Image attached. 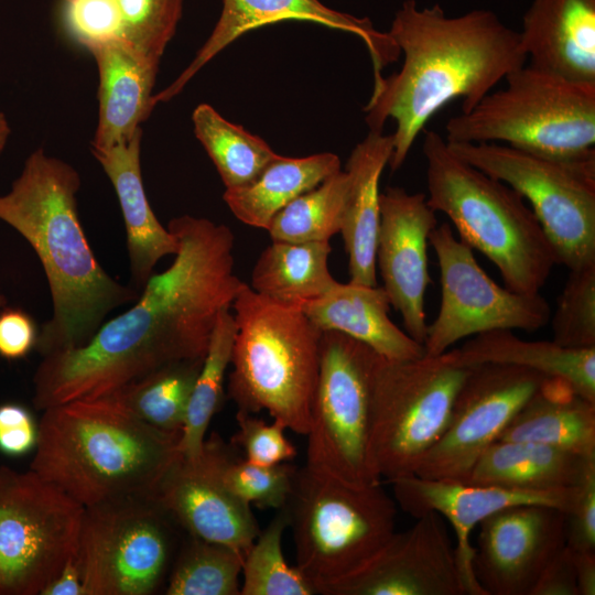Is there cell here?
<instances>
[{
	"mask_svg": "<svg viewBox=\"0 0 595 595\" xmlns=\"http://www.w3.org/2000/svg\"><path fill=\"white\" fill-rule=\"evenodd\" d=\"M519 36L530 64L595 83V0H532Z\"/></svg>",
	"mask_w": 595,
	"mask_h": 595,
	"instance_id": "603a6c76",
	"label": "cell"
},
{
	"mask_svg": "<svg viewBox=\"0 0 595 595\" xmlns=\"http://www.w3.org/2000/svg\"><path fill=\"white\" fill-rule=\"evenodd\" d=\"M85 507L33 470L0 466V595H40L77 550Z\"/></svg>",
	"mask_w": 595,
	"mask_h": 595,
	"instance_id": "4fadbf2b",
	"label": "cell"
},
{
	"mask_svg": "<svg viewBox=\"0 0 595 595\" xmlns=\"http://www.w3.org/2000/svg\"><path fill=\"white\" fill-rule=\"evenodd\" d=\"M346 171H338L301 194L271 220L267 231L272 241H329L342 228L348 194Z\"/></svg>",
	"mask_w": 595,
	"mask_h": 595,
	"instance_id": "8d00e7d4",
	"label": "cell"
},
{
	"mask_svg": "<svg viewBox=\"0 0 595 595\" xmlns=\"http://www.w3.org/2000/svg\"><path fill=\"white\" fill-rule=\"evenodd\" d=\"M10 133L11 129L9 122L4 113L0 112V153L3 151L7 144Z\"/></svg>",
	"mask_w": 595,
	"mask_h": 595,
	"instance_id": "c3c4849f",
	"label": "cell"
},
{
	"mask_svg": "<svg viewBox=\"0 0 595 595\" xmlns=\"http://www.w3.org/2000/svg\"><path fill=\"white\" fill-rule=\"evenodd\" d=\"M285 508L295 566L316 594L360 570L396 531L397 504L381 483L356 486L306 465Z\"/></svg>",
	"mask_w": 595,
	"mask_h": 595,
	"instance_id": "ba28073f",
	"label": "cell"
},
{
	"mask_svg": "<svg viewBox=\"0 0 595 595\" xmlns=\"http://www.w3.org/2000/svg\"><path fill=\"white\" fill-rule=\"evenodd\" d=\"M472 166L518 192L569 270L595 264V150L548 156L501 143H448Z\"/></svg>",
	"mask_w": 595,
	"mask_h": 595,
	"instance_id": "9c48e42d",
	"label": "cell"
},
{
	"mask_svg": "<svg viewBox=\"0 0 595 595\" xmlns=\"http://www.w3.org/2000/svg\"><path fill=\"white\" fill-rule=\"evenodd\" d=\"M379 354L343 333L325 331L305 465L356 486L381 483L371 470L369 441Z\"/></svg>",
	"mask_w": 595,
	"mask_h": 595,
	"instance_id": "7c38bea8",
	"label": "cell"
},
{
	"mask_svg": "<svg viewBox=\"0 0 595 595\" xmlns=\"http://www.w3.org/2000/svg\"><path fill=\"white\" fill-rule=\"evenodd\" d=\"M203 447L209 454L223 485L242 502L259 509L278 510L289 501L299 469L294 464H251L217 433L205 439Z\"/></svg>",
	"mask_w": 595,
	"mask_h": 595,
	"instance_id": "74e56055",
	"label": "cell"
},
{
	"mask_svg": "<svg viewBox=\"0 0 595 595\" xmlns=\"http://www.w3.org/2000/svg\"><path fill=\"white\" fill-rule=\"evenodd\" d=\"M60 1L65 32L85 50L118 42L158 64L183 10V0Z\"/></svg>",
	"mask_w": 595,
	"mask_h": 595,
	"instance_id": "7402d4cb",
	"label": "cell"
},
{
	"mask_svg": "<svg viewBox=\"0 0 595 595\" xmlns=\"http://www.w3.org/2000/svg\"><path fill=\"white\" fill-rule=\"evenodd\" d=\"M325 595H467L445 520L426 512Z\"/></svg>",
	"mask_w": 595,
	"mask_h": 595,
	"instance_id": "e0dca14e",
	"label": "cell"
},
{
	"mask_svg": "<svg viewBox=\"0 0 595 595\" xmlns=\"http://www.w3.org/2000/svg\"><path fill=\"white\" fill-rule=\"evenodd\" d=\"M440 269L441 302L428 324L426 356H437L456 342L496 329L537 331L550 322L551 307L539 293H518L497 284L479 266L473 249L450 224L429 236Z\"/></svg>",
	"mask_w": 595,
	"mask_h": 595,
	"instance_id": "5bb4252c",
	"label": "cell"
},
{
	"mask_svg": "<svg viewBox=\"0 0 595 595\" xmlns=\"http://www.w3.org/2000/svg\"><path fill=\"white\" fill-rule=\"evenodd\" d=\"M396 504L413 518L437 512L451 524L456 537V556L467 595H485L478 585L472 561V532L486 517L510 506L547 505L567 512L576 486L545 490L504 488L453 478H425L415 474L387 480Z\"/></svg>",
	"mask_w": 595,
	"mask_h": 595,
	"instance_id": "d6986e66",
	"label": "cell"
},
{
	"mask_svg": "<svg viewBox=\"0 0 595 595\" xmlns=\"http://www.w3.org/2000/svg\"><path fill=\"white\" fill-rule=\"evenodd\" d=\"M475 107L450 118L448 143H501L567 158L595 150V83L576 82L529 63Z\"/></svg>",
	"mask_w": 595,
	"mask_h": 595,
	"instance_id": "52a82bcc",
	"label": "cell"
},
{
	"mask_svg": "<svg viewBox=\"0 0 595 595\" xmlns=\"http://www.w3.org/2000/svg\"><path fill=\"white\" fill-rule=\"evenodd\" d=\"M422 151L431 208L497 267L507 289L539 293L558 259L524 198L456 156L435 131L425 132Z\"/></svg>",
	"mask_w": 595,
	"mask_h": 595,
	"instance_id": "5b68a950",
	"label": "cell"
},
{
	"mask_svg": "<svg viewBox=\"0 0 595 595\" xmlns=\"http://www.w3.org/2000/svg\"><path fill=\"white\" fill-rule=\"evenodd\" d=\"M566 515V545L573 551H595V468L576 486Z\"/></svg>",
	"mask_w": 595,
	"mask_h": 595,
	"instance_id": "b9f144b4",
	"label": "cell"
},
{
	"mask_svg": "<svg viewBox=\"0 0 595 595\" xmlns=\"http://www.w3.org/2000/svg\"><path fill=\"white\" fill-rule=\"evenodd\" d=\"M498 440L542 443L595 457V403L565 381L548 378Z\"/></svg>",
	"mask_w": 595,
	"mask_h": 595,
	"instance_id": "f546056e",
	"label": "cell"
},
{
	"mask_svg": "<svg viewBox=\"0 0 595 595\" xmlns=\"http://www.w3.org/2000/svg\"><path fill=\"white\" fill-rule=\"evenodd\" d=\"M184 536L152 493L85 507L77 549L85 595L163 592Z\"/></svg>",
	"mask_w": 595,
	"mask_h": 595,
	"instance_id": "8fae6325",
	"label": "cell"
},
{
	"mask_svg": "<svg viewBox=\"0 0 595 595\" xmlns=\"http://www.w3.org/2000/svg\"><path fill=\"white\" fill-rule=\"evenodd\" d=\"M288 20L317 23L357 35L367 46L374 76L380 75L400 55L388 32L376 30L369 19L333 10L320 0H224L210 35L188 66L166 88L154 94L155 106L178 95L205 64L242 34Z\"/></svg>",
	"mask_w": 595,
	"mask_h": 595,
	"instance_id": "ffe728a7",
	"label": "cell"
},
{
	"mask_svg": "<svg viewBox=\"0 0 595 595\" xmlns=\"http://www.w3.org/2000/svg\"><path fill=\"white\" fill-rule=\"evenodd\" d=\"M578 595L595 594V551H573Z\"/></svg>",
	"mask_w": 595,
	"mask_h": 595,
	"instance_id": "7dc6e473",
	"label": "cell"
},
{
	"mask_svg": "<svg viewBox=\"0 0 595 595\" xmlns=\"http://www.w3.org/2000/svg\"><path fill=\"white\" fill-rule=\"evenodd\" d=\"M472 567L485 595H530L566 545L567 515L547 505L500 509L477 526Z\"/></svg>",
	"mask_w": 595,
	"mask_h": 595,
	"instance_id": "2e32d148",
	"label": "cell"
},
{
	"mask_svg": "<svg viewBox=\"0 0 595 595\" xmlns=\"http://www.w3.org/2000/svg\"><path fill=\"white\" fill-rule=\"evenodd\" d=\"M388 34L403 63L388 77H374L364 112L369 130L382 131L389 118L396 122L391 171L402 166L428 121L446 104L461 98V112L469 111L528 60L519 32L489 10L447 17L439 4L419 8L407 0Z\"/></svg>",
	"mask_w": 595,
	"mask_h": 595,
	"instance_id": "7a4b0ae2",
	"label": "cell"
},
{
	"mask_svg": "<svg viewBox=\"0 0 595 595\" xmlns=\"http://www.w3.org/2000/svg\"><path fill=\"white\" fill-rule=\"evenodd\" d=\"M80 184L72 164L39 148L0 196V219L30 244L46 275L53 313L40 329L42 357L85 345L110 312L140 295L95 257L77 210Z\"/></svg>",
	"mask_w": 595,
	"mask_h": 595,
	"instance_id": "3957f363",
	"label": "cell"
},
{
	"mask_svg": "<svg viewBox=\"0 0 595 595\" xmlns=\"http://www.w3.org/2000/svg\"><path fill=\"white\" fill-rule=\"evenodd\" d=\"M231 307L237 331L229 398L239 411L264 410L286 430L306 435L323 332L299 306L266 299L245 282Z\"/></svg>",
	"mask_w": 595,
	"mask_h": 595,
	"instance_id": "8992f818",
	"label": "cell"
},
{
	"mask_svg": "<svg viewBox=\"0 0 595 595\" xmlns=\"http://www.w3.org/2000/svg\"><path fill=\"white\" fill-rule=\"evenodd\" d=\"M237 432L230 443L241 450L251 464L272 466L294 459L296 447L286 437V428L278 421L267 423L256 414L237 410Z\"/></svg>",
	"mask_w": 595,
	"mask_h": 595,
	"instance_id": "60d3db41",
	"label": "cell"
},
{
	"mask_svg": "<svg viewBox=\"0 0 595 595\" xmlns=\"http://www.w3.org/2000/svg\"><path fill=\"white\" fill-rule=\"evenodd\" d=\"M202 363L188 359L167 364L106 396L144 423L182 434Z\"/></svg>",
	"mask_w": 595,
	"mask_h": 595,
	"instance_id": "d6a6232c",
	"label": "cell"
},
{
	"mask_svg": "<svg viewBox=\"0 0 595 595\" xmlns=\"http://www.w3.org/2000/svg\"><path fill=\"white\" fill-rule=\"evenodd\" d=\"M98 69V123L91 149L127 142L142 132L155 107L153 88L159 64L118 42L88 50Z\"/></svg>",
	"mask_w": 595,
	"mask_h": 595,
	"instance_id": "cb8c5ba5",
	"label": "cell"
},
{
	"mask_svg": "<svg viewBox=\"0 0 595 595\" xmlns=\"http://www.w3.org/2000/svg\"><path fill=\"white\" fill-rule=\"evenodd\" d=\"M550 320L555 344L595 348V264L570 270Z\"/></svg>",
	"mask_w": 595,
	"mask_h": 595,
	"instance_id": "ab89813d",
	"label": "cell"
},
{
	"mask_svg": "<svg viewBox=\"0 0 595 595\" xmlns=\"http://www.w3.org/2000/svg\"><path fill=\"white\" fill-rule=\"evenodd\" d=\"M530 595H578L574 552L565 545L547 564Z\"/></svg>",
	"mask_w": 595,
	"mask_h": 595,
	"instance_id": "f6af8a7d",
	"label": "cell"
},
{
	"mask_svg": "<svg viewBox=\"0 0 595 595\" xmlns=\"http://www.w3.org/2000/svg\"><path fill=\"white\" fill-rule=\"evenodd\" d=\"M548 378L511 365L469 367L456 393L447 426L421 461L415 475L463 480Z\"/></svg>",
	"mask_w": 595,
	"mask_h": 595,
	"instance_id": "9a60e30c",
	"label": "cell"
},
{
	"mask_svg": "<svg viewBox=\"0 0 595 595\" xmlns=\"http://www.w3.org/2000/svg\"><path fill=\"white\" fill-rule=\"evenodd\" d=\"M6 304H7V299H6V296H4L2 293H0V310H1L2 307H4Z\"/></svg>",
	"mask_w": 595,
	"mask_h": 595,
	"instance_id": "681fc988",
	"label": "cell"
},
{
	"mask_svg": "<svg viewBox=\"0 0 595 595\" xmlns=\"http://www.w3.org/2000/svg\"><path fill=\"white\" fill-rule=\"evenodd\" d=\"M152 494L191 537L246 553L260 532L251 506L223 485L204 447L193 459L178 454Z\"/></svg>",
	"mask_w": 595,
	"mask_h": 595,
	"instance_id": "44dd1931",
	"label": "cell"
},
{
	"mask_svg": "<svg viewBox=\"0 0 595 595\" xmlns=\"http://www.w3.org/2000/svg\"><path fill=\"white\" fill-rule=\"evenodd\" d=\"M338 171L340 160L334 153L303 158L278 154L251 183L226 190L223 198L240 221L267 230L290 202Z\"/></svg>",
	"mask_w": 595,
	"mask_h": 595,
	"instance_id": "4dcf8cb0",
	"label": "cell"
},
{
	"mask_svg": "<svg viewBox=\"0 0 595 595\" xmlns=\"http://www.w3.org/2000/svg\"><path fill=\"white\" fill-rule=\"evenodd\" d=\"M180 439L109 396L77 399L43 410L30 469L88 507L152 493L178 456Z\"/></svg>",
	"mask_w": 595,
	"mask_h": 595,
	"instance_id": "277c9868",
	"label": "cell"
},
{
	"mask_svg": "<svg viewBox=\"0 0 595 595\" xmlns=\"http://www.w3.org/2000/svg\"><path fill=\"white\" fill-rule=\"evenodd\" d=\"M423 193L389 186L380 193V223L376 242V270L405 333L421 345L426 338L425 292L429 236L437 226Z\"/></svg>",
	"mask_w": 595,
	"mask_h": 595,
	"instance_id": "ac0fdd59",
	"label": "cell"
},
{
	"mask_svg": "<svg viewBox=\"0 0 595 595\" xmlns=\"http://www.w3.org/2000/svg\"><path fill=\"white\" fill-rule=\"evenodd\" d=\"M451 353L464 367L511 365L561 379L595 403V348H567L553 340H524L511 329H496L475 335Z\"/></svg>",
	"mask_w": 595,
	"mask_h": 595,
	"instance_id": "f1b7e54d",
	"label": "cell"
},
{
	"mask_svg": "<svg viewBox=\"0 0 595 595\" xmlns=\"http://www.w3.org/2000/svg\"><path fill=\"white\" fill-rule=\"evenodd\" d=\"M594 468L595 457L542 443L497 440L463 482L527 490L570 488Z\"/></svg>",
	"mask_w": 595,
	"mask_h": 595,
	"instance_id": "83f0119b",
	"label": "cell"
},
{
	"mask_svg": "<svg viewBox=\"0 0 595 595\" xmlns=\"http://www.w3.org/2000/svg\"><path fill=\"white\" fill-rule=\"evenodd\" d=\"M322 332L357 339L390 360L423 357L424 347L390 318L391 304L382 286L336 282L323 295L299 305Z\"/></svg>",
	"mask_w": 595,
	"mask_h": 595,
	"instance_id": "484cf974",
	"label": "cell"
},
{
	"mask_svg": "<svg viewBox=\"0 0 595 595\" xmlns=\"http://www.w3.org/2000/svg\"><path fill=\"white\" fill-rule=\"evenodd\" d=\"M166 227L178 241L171 266L88 343L43 357L33 376L36 409L99 398L167 364L204 358L218 314L231 309L244 283L234 272L235 236L191 215Z\"/></svg>",
	"mask_w": 595,
	"mask_h": 595,
	"instance_id": "6da1fadb",
	"label": "cell"
},
{
	"mask_svg": "<svg viewBox=\"0 0 595 595\" xmlns=\"http://www.w3.org/2000/svg\"><path fill=\"white\" fill-rule=\"evenodd\" d=\"M40 329L32 315L20 307L0 310V357L25 358L36 348Z\"/></svg>",
	"mask_w": 595,
	"mask_h": 595,
	"instance_id": "ee69618b",
	"label": "cell"
},
{
	"mask_svg": "<svg viewBox=\"0 0 595 595\" xmlns=\"http://www.w3.org/2000/svg\"><path fill=\"white\" fill-rule=\"evenodd\" d=\"M142 132L106 149H91L116 192L122 213L131 286L141 292L158 262L175 255L176 236L159 221L148 201L141 173Z\"/></svg>",
	"mask_w": 595,
	"mask_h": 595,
	"instance_id": "d4e9b609",
	"label": "cell"
},
{
	"mask_svg": "<svg viewBox=\"0 0 595 595\" xmlns=\"http://www.w3.org/2000/svg\"><path fill=\"white\" fill-rule=\"evenodd\" d=\"M236 331L232 312L230 309L223 310L216 320L190 398L178 442V452L185 458L193 459L201 454L209 423L223 403Z\"/></svg>",
	"mask_w": 595,
	"mask_h": 595,
	"instance_id": "e575fe53",
	"label": "cell"
},
{
	"mask_svg": "<svg viewBox=\"0 0 595 595\" xmlns=\"http://www.w3.org/2000/svg\"><path fill=\"white\" fill-rule=\"evenodd\" d=\"M468 371L451 350L409 360L379 355L369 441L370 467L377 479L415 474L444 433Z\"/></svg>",
	"mask_w": 595,
	"mask_h": 595,
	"instance_id": "30bf717a",
	"label": "cell"
},
{
	"mask_svg": "<svg viewBox=\"0 0 595 595\" xmlns=\"http://www.w3.org/2000/svg\"><path fill=\"white\" fill-rule=\"evenodd\" d=\"M39 423L23 404H0V453L9 457H21L35 450Z\"/></svg>",
	"mask_w": 595,
	"mask_h": 595,
	"instance_id": "7bdbcfd3",
	"label": "cell"
},
{
	"mask_svg": "<svg viewBox=\"0 0 595 595\" xmlns=\"http://www.w3.org/2000/svg\"><path fill=\"white\" fill-rule=\"evenodd\" d=\"M245 553L185 534L172 565L166 595H240Z\"/></svg>",
	"mask_w": 595,
	"mask_h": 595,
	"instance_id": "d590c367",
	"label": "cell"
},
{
	"mask_svg": "<svg viewBox=\"0 0 595 595\" xmlns=\"http://www.w3.org/2000/svg\"><path fill=\"white\" fill-rule=\"evenodd\" d=\"M192 121L226 190L251 183L278 155L263 139L228 121L208 104L194 109Z\"/></svg>",
	"mask_w": 595,
	"mask_h": 595,
	"instance_id": "836d02e7",
	"label": "cell"
},
{
	"mask_svg": "<svg viewBox=\"0 0 595 595\" xmlns=\"http://www.w3.org/2000/svg\"><path fill=\"white\" fill-rule=\"evenodd\" d=\"M391 134L369 130L351 151L348 194L340 234L348 256L349 281L376 286V242L380 223L379 181L392 154Z\"/></svg>",
	"mask_w": 595,
	"mask_h": 595,
	"instance_id": "4316f807",
	"label": "cell"
},
{
	"mask_svg": "<svg viewBox=\"0 0 595 595\" xmlns=\"http://www.w3.org/2000/svg\"><path fill=\"white\" fill-rule=\"evenodd\" d=\"M331 251L329 241H272L257 259L249 286L286 305L314 300L337 282L328 269Z\"/></svg>",
	"mask_w": 595,
	"mask_h": 595,
	"instance_id": "1f68e13d",
	"label": "cell"
},
{
	"mask_svg": "<svg viewBox=\"0 0 595 595\" xmlns=\"http://www.w3.org/2000/svg\"><path fill=\"white\" fill-rule=\"evenodd\" d=\"M40 595H85L78 550L68 558Z\"/></svg>",
	"mask_w": 595,
	"mask_h": 595,
	"instance_id": "bcb514c9",
	"label": "cell"
},
{
	"mask_svg": "<svg viewBox=\"0 0 595 595\" xmlns=\"http://www.w3.org/2000/svg\"><path fill=\"white\" fill-rule=\"evenodd\" d=\"M289 527L285 506L247 550L242 564L240 595H314L312 583L284 556L282 540Z\"/></svg>",
	"mask_w": 595,
	"mask_h": 595,
	"instance_id": "f35d334b",
	"label": "cell"
}]
</instances>
